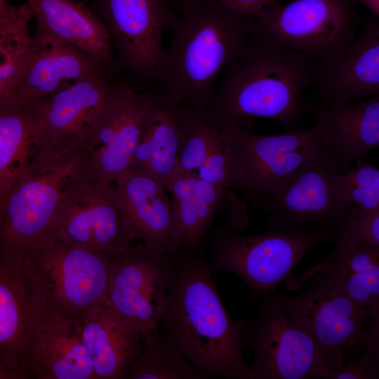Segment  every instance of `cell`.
<instances>
[{"label":"cell","instance_id":"cell-2","mask_svg":"<svg viewBox=\"0 0 379 379\" xmlns=\"http://www.w3.org/2000/svg\"><path fill=\"white\" fill-rule=\"evenodd\" d=\"M186 252L175 257L161 322L203 378L242 379L248 366L242 319L227 312L208 262Z\"/></svg>","mask_w":379,"mask_h":379},{"label":"cell","instance_id":"cell-14","mask_svg":"<svg viewBox=\"0 0 379 379\" xmlns=\"http://www.w3.org/2000/svg\"><path fill=\"white\" fill-rule=\"evenodd\" d=\"M338 172L334 155L324 144L267 203V230L334 229L345 209L335 187Z\"/></svg>","mask_w":379,"mask_h":379},{"label":"cell","instance_id":"cell-24","mask_svg":"<svg viewBox=\"0 0 379 379\" xmlns=\"http://www.w3.org/2000/svg\"><path fill=\"white\" fill-rule=\"evenodd\" d=\"M81 336L95 379H120L138 355L143 336L107 304L80 316Z\"/></svg>","mask_w":379,"mask_h":379},{"label":"cell","instance_id":"cell-1","mask_svg":"<svg viewBox=\"0 0 379 379\" xmlns=\"http://www.w3.org/2000/svg\"><path fill=\"white\" fill-rule=\"evenodd\" d=\"M173 13L171 39L150 88L172 105L207 109L224 70L246 48L254 18L220 0H189Z\"/></svg>","mask_w":379,"mask_h":379},{"label":"cell","instance_id":"cell-6","mask_svg":"<svg viewBox=\"0 0 379 379\" xmlns=\"http://www.w3.org/2000/svg\"><path fill=\"white\" fill-rule=\"evenodd\" d=\"M17 255L34 292L55 309L80 317L107 302L112 257L53 234Z\"/></svg>","mask_w":379,"mask_h":379},{"label":"cell","instance_id":"cell-11","mask_svg":"<svg viewBox=\"0 0 379 379\" xmlns=\"http://www.w3.org/2000/svg\"><path fill=\"white\" fill-rule=\"evenodd\" d=\"M148 93L115 85L105 107L80 142L88 177L112 185L131 166L139 143Z\"/></svg>","mask_w":379,"mask_h":379},{"label":"cell","instance_id":"cell-37","mask_svg":"<svg viewBox=\"0 0 379 379\" xmlns=\"http://www.w3.org/2000/svg\"><path fill=\"white\" fill-rule=\"evenodd\" d=\"M29 378L26 373L15 369L0 359V379H23Z\"/></svg>","mask_w":379,"mask_h":379},{"label":"cell","instance_id":"cell-40","mask_svg":"<svg viewBox=\"0 0 379 379\" xmlns=\"http://www.w3.org/2000/svg\"><path fill=\"white\" fill-rule=\"evenodd\" d=\"M166 3L170 6H174L177 8H180L182 5H184L189 0H165Z\"/></svg>","mask_w":379,"mask_h":379},{"label":"cell","instance_id":"cell-34","mask_svg":"<svg viewBox=\"0 0 379 379\" xmlns=\"http://www.w3.org/2000/svg\"><path fill=\"white\" fill-rule=\"evenodd\" d=\"M335 247L370 244L379 246V209L347 205L333 233Z\"/></svg>","mask_w":379,"mask_h":379},{"label":"cell","instance_id":"cell-38","mask_svg":"<svg viewBox=\"0 0 379 379\" xmlns=\"http://www.w3.org/2000/svg\"><path fill=\"white\" fill-rule=\"evenodd\" d=\"M19 6H11L6 0H0V23L12 18L18 12Z\"/></svg>","mask_w":379,"mask_h":379},{"label":"cell","instance_id":"cell-17","mask_svg":"<svg viewBox=\"0 0 379 379\" xmlns=\"http://www.w3.org/2000/svg\"><path fill=\"white\" fill-rule=\"evenodd\" d=\"M115 85L95 74L30 105L41 149H78Z\"/></svg>","mask_w":379,"mask_h":379},{"label":"cell","instance_id":"cell-8","mask_svg":"<svg viewBox=\"0 0 379 379\" xmlns=\"http://www.w3.org/2000/svg\"><path fill=\"white\" fill-rule=\"evenodd\" d=\"M259 313L242 319L245 347L253 353L242 379H328L334 364L273 292Z\"/></svg>","mask_w":379,"mask_h":379},{"label":"cell","instance_id":"cell-36","mask_svg":"<svg viewBox=\"0 0 379 379\" xmlns=\"http://www.w3.org/2000/svg\"><path fill=\"white\" fill-rule=\"evenodd\" d=\"M227 7L251 18H257L267 5V0H220Z\"/></svg>","mask_w":379,"mask_h":379},{"label":"cell","instance_id":"cell-19","mask_svg":"<svg viewBox=\"0 0 379 379\" xmlns=\"http://www.w3.org/2000/svg\"><path fill=\"white\" fill-rule=\"evenodd\" d=\"M105 69L76 48L36 28L13 98L32 105Z\"/></svg>","mask_w":379,"mask_h":379},{"label":"cell","instance_id":"cell-20","mask_svg":"<svg viewBox=\"0 0 379 379\" xmlns=\"http://www.w3.org/2000/svg\"><path fill=\"white\" fill-rule=\"evenodd\" d=\"M118 201L135 239L154 250L177 255L171 199L153 178L129 169L114 181Z\"/></svg>","mask_w":379,"mask_h":379},{"label":"cell","instance_id":"cell-30","mask_svg":"<svg viewBox=\"0 0 379 379\" xmlns=\"http://www.w3.org/2000/svg\"><path fill=\"white\" fill-rule=\"evenodd\" d=\"M28 6H19L16 14L0 23V102L13 98L29 54L32 36Z\"/></svg>","mask_w":379,"mask_h":379},{"label":"cell","instance_id":"cell-42","mask_svg":"<svg viewBox=\"0 0 379 379\" xmlns=\"http://www.w3.org/2000/svg\"><path fill=\"white\" fill-rule=\"evenodd\" d=\"M79 1H81V2H84V1H85V0H79ZM84 3H85V2H84Z\"/></svg>","mask_w":379,"mask_h":379},{"label":"cell","instance_id":"cell-12","mask_svg":"<svg viewBox=\"0 0 379 379\" xmlns=\"http://www.w3.org/2000/svg\"><path fill=\"white\" fill-rule=\"evenodd\" d=\"M236 136L237 189L264 208L324 144L314 126L272 135H254L237 126Z\"/></svg>","mask_w":379,"mask_h":379},{"label":"cell","instance_id":"cell-10","mask_svg":"<svg viewBox=\"0 0 379 379\" xmlns=\"http://www.w3.org/2000/svg\"><path fill=\"white\" fill-rule=\"evenodd\" d=\"M175 255L143 244L112 258L107 304L142 336L161 322Z\"/></svg>","mask_w":379,"mask_h":379},{"label":"cell","instance_id":"cell-29","mask_svg":"<svg viewBox=\"0 0 379 379\" xmlns=\"http://www.w3.org/2000/svg\"><path fill=\"white\" fill-rule=\"evenodd\" d=\"M140 352L129 366L128 379H200L177 345L158 329L145 335Z\"/></svg>","mask_w":379,"mask_h":379},{"label":"cell","instance_id":"cell-18","mask_svg":"<svg viewBox=\"0 0 379 379\" xmlns=\"http://www.w3.org/2000/svg\"><path fill=\"white\" fill-rule=\"evenodd\" d=\"M379 16L366 20L360 36L340 57L314 60L312 87L324 104L349 103L379 95Z\"/></svg>","mask_w":379,"mask_h":379},{"label":"cell","instance_id":"cell-23","mask_svg":"<svg viewBox=\"0 0 379 379\" xmlns=\"http://www.w3.org/2000/svg\"><path fill=\"white\" fill-rule=\"evenodd\" d=\"M36 28L88 56L106 69L112 62L113 45L105 24L84 2L28 0Z\"/></svg>","mask_w":379,"mask_h":379},{"label":"cell","instance_id":"cell-25","mask_svg":"<svg viewBox=\"0 0 379 379\" xmlns=\"http://www.w3.org/2000/svg\"><path fill=\"white\" fill-rule=\"evenodd\" d=\"M166 190L172 196L175 248L178 253L194 251L215 215L225 206L228 189L210 183L193 171L175 169Z\"/></svg>","mask_w":379,"mask_h":379},{"label":"cell","instance_id":"cell-16","mask_svg":"<svg viewBox=\"0 0 379 379\" xmlns=\"http://www.w3.org/2000/svg\"><path fill=\"white\" fill-rule=\"evenodd\" d=\"M51 234L112 258L131 248L135 239L120 208L114 185L97 183L88 176L69 193Z\"/></svg>","mask_w":379,"mask_h":379},{"label":"cell","instance_id":"cell-22","mask_svg":"<svg viewBox=\"0 0 379 379\" xmlns=\"http://www.w3.org/2000/svg\"><path fill=\"white\" fill-rule=\"evenodd\" d=\"M314 125L337 167L349 166L379 145V95L349 103L310 106Z\"/></svg>","mask_w":379,"mask_h":379},{"label":"cell","instance_id":"cell-41","mask_svg":"<svg viewBox=\"0 0 379 379\" xmlns=\"http://www.w3.org/2000/svg\"><path fill=\"white\" fill-rule=\"evenodd\" d=\"M281 0H267L266 6L279 4Z\"/></svg>","mask_w":379,"mask_h":379},{"label":"cell","instance_id":"cell-3","mask_svg":"<svg viewBox=\"0 0 379 379\" xmlns=\"http://www.w3.org/2000/svg\"><path fill=\"white\" fill-rule=\"evenodd\" d=\"M314 61L252 32L241 54L218 80L206 109L244 131L253 117L293 130L310 109L303 93L310 86Z\"/></svg>","mask_w":379,"mask_h":379},{"label":"cell","instance_id":"cell-39","mask_svg":"<svg viewBox=\"0 0 379 379\" xmlns=\"http://www.w3.org/2000/svg\"><path fill=\"white\" fill-rule=\"evenodd\" d=\"M367 8L373 15L379 16V0H354Z\"/></svg>","mask_w":379,"mask_h":379},{"label":"cell","instance_id":"cell-21","mask_svg":"<svg viewBox=\"0 0 379 379\" xmlns=\"http://www.w3.org/2000/svg\"><path fill=\"white\" fill-rule=\"evenodd\" d=\"M319 274L335 285L368 313V325L379 337V246L359 244L335 247L321 262L285 282L295 291L309 276Z\"/></svg>","mask_w":379,"mask_h":379},{"label":"cell","instance_id":"cell-35","mask_svg":"<svg viewBox=\"0 0 379 379\" xmlns=\"http://www.w3.org/2000/svg\"><path fill=\"white\" fill-rule=\"evenodd\" d=\"M379 378V349L370 347L338 364L328 379Z\"/></svg>","mask_w":379,"mask_h":379},{"label":"cell","instance_id":"cell-9","mask_svg":"<svg viewBox=\"0 0 379 379\" xmlns=\"http://www.w3.org/2000/svg\"><path fill=\"white\" fill-rule=\"evenodd\" d=\"M305 291L295 296L273 292L276 298L309 333L334 368L366 347L379 349V338L371 332L366 309L319 274L307 277Z\"/></svg>","mask_w":379,"mask_h":379},{"label":"cell","instance_id":"cell-26","mask_svg":"<svg viewBox=\"0 0 379 379\" xmlns=\"http://www.w3.org/2000/svg\"><path fill=\"white\" fill-rule=\"evenodd\" d=\"M139 143L129 170L147 175L166 189L176 168L181 128L178 109L151 89Z\"/></svg>","mask_w":379,"mask_h":379},{"label":"cell","instance_id":"cell-7","mask_svg":"<svg viewBox=\"0 0 379 379\" xmlns=\"http://www.w3.org/2000/svg\"><path fill=\"white\" fill-rule=\"evenodd\" d=\"M359 14L354 0H290L265 6L252 32L314 60L340 57L356 40Z\"/></svg>","mask_w":379,"mask_h":379},{"label":"cell","instance_id":"cell-15","mask_svg":"<svg viewBox=\"0 0 379 379\" xmlns=\"http://www.w3.org/2000/svg\"><path fill=\"white\" fill-rule=\"evenodd\" d=\"M120 65L147 87L166 54L164 33L173 13L165 0H98Z\"/></svg>","mask_w":379,"mask_h":379},{"label":"cell","instance_id":"cell-13","mask_svg":"<svg viewBox=\"0 0 379 379\" xmlns=\"http://www.w3.org/2000/svg\"><path fill=\"white\" fill-rule=\"evenodd\" d=\"M22 369L39 379H95L80 317L60 312L36 293L24 338Z\"/></svg>","mask_w":379,"mask_h":379},{"label":"cell","instance_id":"cell-33","mask_svg":"<svg viewBox=\"0 0 379 379\" xmlns=\"http://www.w3.org/2000/svg\"><path fill=\"white\" fill-rule=\"evenodd\" d=\"M335 187L343 208L356 204L368 210L379 209V170L363 158L346 173H336Z\"/></svg>","mask_w":379,"mask_h":379},{"label":"cell","instance_id":"cell-32","mask_svg":"<svg viewBox=\"0 0 379 379\" xmlns=\"http://www.w3.org/2000/svg\"><path fill=\"white\" fill-rule=\"evenodd\" d=\"M221 122L220 132L197 174L201 179L220 187L237 189L236 131L238 125Z\"/></svg>","mask_w":379,"mask_h":379},{"label":"cell","instance_id":"cell-31","mask_svg":"<svg viewBox=\"0 0 379 379\" xmlns=\"http://www.w3.org/2000/svg\"><path fill=\"white\" fill-rule=\"evenodd\" d=\"M181 137L175 169L193 171L204 162L221 128L222 122L210 111L178 107Z\"/></svg>","mask_w":379,"mask_h":379},{"label":"cell","instance_id":"cell-28","mask_svg":"<svg viewBox=\"0 0 379 379\" xmlns=\"http://www.w3.org/2000/svg\"><path fill=\"white\" fill-rule=\"evenodd\" d=\"M41 150L31 106L0 102V193L20 178Z\"/></svg>","mask_w":379,"mask_h":379},{"label":"cell","instance_id":"cell-27","mask_svg":"<svg viewBox=\"0 0 379 379\" xmlns=\"http://www.w3.org/2000/svg\"><path fill=\"white\" fill-rule=\"evenodd\" d=\"M34 296L19 255L0 254V359L27 375L21 363Z\"/></svg>","mask_w":379,"mask_h":379},{"label":"cell","instance_id":"cell-5","mask_svg":"<svg viewBox=\"0 0 379 379\" xmlns=\"http://www.w3.org/2000/svg\"><path fill=\"white\" fill-rule=\"evenodd\" d=\"M333 241L328 230L285 227L243 234L225 226L210 239L213 274L233 273L248 287L253 298H264L293 277L301 259L314 247Z\"/></svg>","mask_w":379,"mask_h":379},{"label":"cell","instance_id":"cell-4","mask_svg":"<svg viewBox=\"0 0 379 379\" xmlns=\"http://www.w3.org/2000/svg\"><path fill=\"white\" fill-rule=\"evenodd\" d=\"M88 175L78 149H41L0 193V254H18L50 234L69 193Z\"/></svg>","mask_w":379,"mask_h":379}]
</instances>
